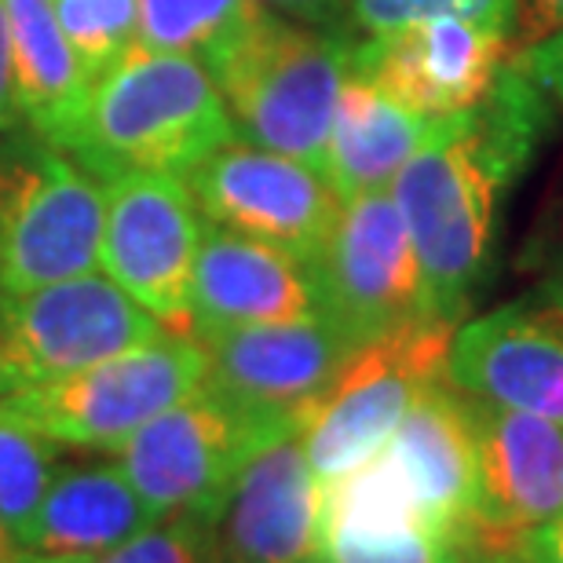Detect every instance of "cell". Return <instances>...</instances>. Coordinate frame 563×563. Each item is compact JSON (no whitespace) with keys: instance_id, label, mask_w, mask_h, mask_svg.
I'll list each match as a JSON object with an SVG mask.
<instances>
[{"instance_id":"7","label":"cell","mask_w":563,"mask_h":563,"mask_svg":"<svg viewBox=\"0 0 563 563\" xmlns=\"http://www.w3.org/2000/svg\"><path fill=\"white\" fill-rule=\"evenodd\" d=\"M103 242V187L52 143L0 162V292L92 275Z\"/></svg>"},{"instance_id":"20","label":"cell","mask_w":563,"mask_h":563,"mask_svg":"<svg viewBox=\"0 0 563 563\" xmlns=\"http://www.w3.org/2000/svg\"><path fill=\"white\" fill-rule=\"evenodd\" d=\"M435 118L402 107L377 85L347 74L325 140V179L347 201L369 190H388L402 165L432 136Z\"/></svg>"},{"instance_id":"1","label":"cell","mask_w":563,"mask_h":563,"mask_svg":"<svg viewBox=\"0 0 563 563\" xmlns=\"http://www.w3.org/2000/svg\"><path fill=\"white\" fill-rule=\"evenodd\" d=\"M553 114L542 88L505 59L476 103L435 118L432 136L391 179L388 195L421 267L424 319H465L490 275L498 212L545 143Z\"/></svg>"},{"instance_id":"30","label":"cell","mask_w":563,"mask_h":563,"mask_svg":"<svg viewBox=\"0 0 563 563\" xmlns=\"http://www.w3.org/2000/svg\"><path fill=\"white\" fill-rule=\"evenodd\" d=\"M556 26H563V0H520L512 48H523V44L553 33Z\"/></svg>"},{"instance_id":"13","label":"cell","mask_w":563,"mask_h":563,"mask_svg":"<svg viewBox=\"0 0 563 563\" xmlns=\"http://www.w3.org/2000/svg\"><path fill=\"white\" fill-rule=\"evenodd\" d=\"M198 341L206 347L209 388L245 410L300 428L314 399L333 385V377L358 347L325 314L201 333Z\"/></svg>"},{"instance_id":"5","label":"cell","mask_w":563,"mask_h":563,"mask_svg":"<svg viewBox=\"0 0 563 563\" xmlns=\"http://www.w3.org/2000/svg\"><path fill=\"white\" fill-rule=\"evenodd\" d=\"M454 330L457 325L450 322L418 319L355 347L300 428L319 487L347 476L388 446L421 391L446 377Z\"/></svg>"},{"instance_id":"33","label":"cell","mask_w":563,"mask_h":563,"mask_svg":"<svg viewBox=\"0 0 563 563\" xmlns=\"http://www.w3.org/2000/svg\"><path fill=\"white\" fill-rule=\"evenodd\" d=\"M22 125L19 99H15V70H11V30H8V11L0 0V136Z\"/></svg>"},{"instance_id":"12","label":"cell","mask_w":563,"mask_h":563,"mask_svg":"<svg viewBox=\"0 0 563 563\" xmlns=\"http://www.w3.org/2000/svg\"><path fill=\"white\" fill-rule=\"evenodd\" d=\"M446 380L472 399L563 424V311L527 289L479 319L457 322Z\"/></svg>"},{"instance_id":"34","label":"cell","mask_w":563,"mask_h":563,"mask_svg":"<svg viewBox=\"0 0 563 563\" xmlns=\"http://www.w3.org/2000/svg\"><path fill=\"white\" fill-rule=\"evenodd\" d=\"M468 563H520L512 553H487V556H472Z\"/></svg>"},{"instance_id":"4","label":"cell","mask_w":563,"mask_h":563,"mask_svg":"<svg viewBox=\"0 0 563 563\" xmlns=\"http://www.w3.org/2000/svg\"><path fill=\"white\" fill-rule=\"evenodd\" d=\"M206 380V347L195 333L165 330L140 347L48 385L0 396V402L59 446L118 454L157 413Z\"/></svg>"},{"instance_id":"2","label":"cell","mask_w":563,"mask_h":563,"mask_svg":"<svg viewBox=\"0 0 563 563\" xmlns=\"http://www.w3.org/2000/svg\"><path fill=\"white\" fill-rule=\"evenodd\" d=\"M231 136V114L206 63L136 44L88 88L59 151L103 187L140 173L184 179Z\"/></svg>"},{"instance_id":"28","label":"cell","mask_w":563,"mask_h":563,"mask_svg":"<svg viewBox=\"0 0 563 563\" xmlns=\"http://www.w3.org/2000/svg\"><path fill=\"white\" fill-rule=\"evenodd\" d=\"M520 264L523 272L534 275L531 292L563 311V176L542 201V212H538L534 228L527 234Z\"/></svg>"},{"instance_id":"17","label":"cell","mask_w":563,"mask_h":563,"mask_svg":"<svg viewBox=\"0 0 563 563\" xmlns=\"http://www.w3.org/2000/svg\"><path fill=\"white\" fill-rule=\"evenodd\" d=\"M322 314L311 267L278 245L245 239L206 220L190 278L187 333L300 322Z\"/></svg>"},{"instance_id":"26","label":"cell","mask_w":563,"mask_h":563,"mask_svg":"<svg viewBox=\"0 0 563 563\" xmlns=\"http://www.w3.org/2000/svg\"><path fill=\"white\" fill-rule=\"evenodd\" d=\"M516 11H520V0H352L347 22L352 30L374 37V33L402 30L424 19H468L512 37Z\"/></svg>"},{"instance_id":"25","label":"cell","mask_w":563,"mask_h":563,"mask_svg":"<svg viewBox=\"0 0 563 563\" xmlns=\"http://www.w3.org/2000/svg\"><path fill=\"white\" fill-rule=\"evenodd\" d=\"M472 553L435 527L341 531L322 527V563H468Z\"/></svg>"},{"instance_id":"14","label":"cell","mask_w":563,"mask_h":563,"mask_svg":"<svg viewBox=\"0 0 563 563\" xmlns=\"http://www.w3.org/2000/svg\"><path fill=\"white\" fill-rule=\"evenodd\" d=\"M512 37L468 19H424L355 41L352 74L424 118H446L487 92Z\"/></svg>"},{"instance_id":"10","label":"cell","mask_w":563,"mask_h":563,"mask_svg":"<svg viewBox=\"0 0 563 563\" xmlns=\"http://www.w3.org/2000/svg\"><path fill=\"white\" fill-rule=\"evenodd\" d=\"M184 184L217 228L278 245L311 264L330 239L341 198L319 168L231 136L190 168Z\"/></svg>"},{"instance_id":"31","label":"cell","mask_w":563,"mask_h":563,"mask_svg":"<svg viewBox=\"0 0 563 563\" xmlns=\"http://www.w3.org/2000/svg\"><path fill=\"white\" fill-rule=\"evenodd\" d=\"M261 4L286 19L308 22V26H341V22H347L352 0H261Z\"/></svg>"},{"instance_id":"3","label":"cell","mask_w":563,"mask_h":563,"mask_svg":"<svg viewBox=\"0 0 563 563\" xmlns=\"http://www.w3.org/2000/svg\"><path fill=\"white\" fill-rule=\"evenodd\" d=\"M352 33L297 26L261 8L209 55L206 70L220 88L234 136L322 173L333 110L352 74Z\"/></svg>"},{"instance_id":"16","label":"cell","mask_w":563,"mask_h":563,"mask_svg":"<svg viewBox=\"0 0 563 563\" xmlns=\"http://www.w3.org/2000/svg\"><path fill=\"white\" fill-rule=\"evenodd\" d=\"M217 534L223 563H322V487L300 428L245 461Z\"/></svg>"},{"instance_id":"27","label":"cell","mask_w":563,"mask_h":563,"mask_svg":"<svg viewBox=\"0 0 563 563\" xmlns=\"http://www.w3.org/2000/svg\"><path fill=\"white\" fill-rule=\"evenodd\" d=\"M30 563V560H26ZM88 563H223L217 520L209 516H165L125 545Z\"/></svg>"},{"instance_id":"21","label":"cell","mask_w":563,"mask_h":563,"mask_svg":"<svg viewBox=\"0 0 563 563\" xmlns=\"http://www.w3.org/2000/svg\"><path fill=\"white\" fill-rule=\"evenodd\" d=\"M11 70L22 121L59 151L88 99V77L55 19L52 0H4Z\"/></svg>"},{"instance_id":"18","label":"cell","mask_w":563,"mask_h":563,"mask_svg":"<svg viewBox=\"0 0 563 563\" xmlns=\"http://www.w3.org/2000/svg\"><path fill=\"white\" fill-rule=\"evenodd\" d=\"M388 450L413 483L432 527L472 553L479 523V443L465 391L446 377L424 388L388 439Z\"/></svg>"},{"instance_id":"19","label":"cell","mask_w":563,"mask_h":563,"mask_svg":"<svg viewBox=\"0 0 563 563\" xmlns=\"http://www.w3.org/2000/svg\"><path fill=\"white\" fill-rule=\"evenodd\" d=\"M162 516L132 487L118 461L59 468L33 520L19 560L88 563L143 534Z\"/></svg>"},{"instance_id":"23","label":"cell","mask_w":563,"mask_h":563,"mask_svg":"<svg viewBox=\"0 0 563 563\" xmlns=\"http://www.w3.org/2000/svg\"><path fill=\"white\" fill-rule=\"evenodd\" d=\"M136 8L143 48L201 55L206 63L264 4L261 0H136Z\"/></svg>"},{"instance_id":"37","label":"cell","mask_w":563,"mask_h":563,"mask_svg":"<svg viewBox=\"0 0 563 563\" xmlns=\"http://www.w3.org/2000/svg\"><path fill=\"white\" fill-rule=\"evenodd\" d=\"M19 563H26V560H19Z\"/></svg>"},{"instance_id":"9","label":"cell","mask_w":563,"mask_h":563,"mask_svg":"<svg viewBox=\"0 0 563 563\" xmlns=\"http://www.w3.org/2000/svg\"><path fill=\"white\" fill-rule=\"evenodd\" d=\"M308 267L322 314L355 344L424 319L421 267L388 190L341 201L330 239Z\"/></svg>"},{"instance_id":"29","label":"cell","mask_w":563,"mask_h":563,"mask_svg":"<svg viewBox=\"0 0 563 563\" xmlns=\"http://www.w3.org/2000/svg\"><path fill=\"white\" fill-rule=\"evenodd\" d=\"M509 59L542 88L556 114H563V26L523 44V48H512Z\"/></svg>"},{"instance_id":"6","label":"cell","mask_w":563,"mask_h":563,"mask_svg":"<svg viewBox=\"0 0 563 563\" xmlns=\"http://www.w3.org/2000/svg\"><path fill=\"white\" fill-rule=\"evenodd\" d=\"M297 428L300 424L292 421L245 410L201 380L190 396L146 421L118 450V465L162 520L165 516L220 520L223 501L245 461Z\"/></svg>"},{"instance_id":"24","label":"cell","mask_w":563,"mask_h":563,"mask_svg":"<svg viewBox=\"0 0 563 563\" xmlns=\"http://www.w3.org/2000/svg\"><path fill=\"white\" fill-rule=\"evenodd\" d=\"M52 8L88 85L114 70L140 44L136 0H52Z\"/></svg>"},{"instance_id":"22","label":"cell","mask_w":563,"mask_h":563,"mask_svg":"<svg viewBox=\"0 0 563 563\" xmlns=\"http://www.w3.org/2000/svg\"><path fill=\"white\" fill-rule=\"evenodd\" d=\"M55 472H59V443H52L0 402V538L15 549V556L37 520Z\"/></svg>"},{"instance_id":"32","label":"cell","mask_w":563,"mask_h":563,"mask_svg":"<svg viewBox=\"0 0 563 563\" xmlns=\"http://www.w3.org/2000/svg\"><path fill=\"white\" fill-rule=\"evenodd\" d=\"M512 556L520 563H563V516L531 527V531L516 542Z\"/></svg>"},{"instance_id":"8","label":"cell","mask_w":563,"mask_h":563,"mask_svg":"<svg viewBox=\"0 0 563 563\" xmlns=\"http://www.w3.org/2000/svg\"><path fill=\"white\" fill-rule=\"evenodd\" d=\"M165 325L107 275H77L30 292H0L4 396L107 363Z\"/></svg>"},{"instance_id":"35","label":"cell","mask_w":563,"mask_h":563,"mask_svg":"<svg viewBox=\"0 0 563 563\" xmlns=\"http://www.w3.org/2000/svg\"><path fill=\"white\" fill-rule=\"evenodd\" d=\"M0 563H19V556H15V549H11L4 538H0Z\"/></svg>"},{"instance_id":"36","label":"cell","mask_w":563,"mask_h":563,"mask_svg":"<svg viewBox=\"0 0 563 563\" xmlns=\"http://www.w3.org/2000/svg\"><path fill=\"white\" fill-rule=\"evenodd\" d=\"M0 396H4V377H0Z\"/></svg>"},{"instance_id":"15","label":"cell","mask_w":563,"mask_h":563,"mask_svg":"<svg viewBox=\"0 0 563 563\" xmlns=\"http://www.w3.org/2000/svg\"><path fill=\"white\" fill-rule=\"evenodd\" d=\"M479 443V523L472 556L512 553L538 523L563 516V424L472 399Z\"/></svg>"},{"instance_id":"11","label":"cell","mask_w":563,"mask_h":563,"mask_svg":"<svg viewBox=\"0 0 563 563\" xmlns=\"http://www.w3.org/2000/svg\"><path fill=\"white\" fill-rule=\"evenodd\" d=\"M201 228L206 223L184 179L121 176L103 184L99 267L165 330L187 333Z\"/></svg>"}]
</instances>
